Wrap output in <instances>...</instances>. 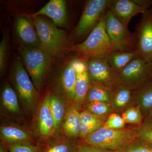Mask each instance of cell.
<instances>
[{
    "label": "cell",
    "instance_id": "cell-41",
    "mask_svg": "<svg viewBox=\"0 0 152 152\" xmlns=\"http://www.w3.org/2000/svg\"><path fill=\"white\" fill-rule=\"evenodd\" d=\"M151 9H152V8H151Z\"/></svg>",
    "mask_w": 152,
    "mask_h": 152
},
{
    "label": "cell",
    "instance_id": "cell-9",
    "mask_svg": "<svg viewBox=\"0 0 152 152\" xmlns=\"http://www.w3.org/2000/svg\"><path fill=\"white\" fill-rule=\"evenodd\" d=\"M152 70V62L137 57L120 72L121 81L131 88H139L151 79Z\"/></svg>",
    "mask_w": 152,
    "mask_h": 152
},
{
    "label": "cell",
    "instance_id": "cell-28",
    "mask_svg": "<svg viewBox=\"0 0 152 152\" xmlns=\"http://www.w3.org/2000/svg\"><path fill=\"white\" fill-rule=\"evenodd\" d=\"M87 111L99 117L105 115L110 111V105L102 102L88 103L87 104Z\"/></svg>",
    "mask_w": 152,
    "mask_h": 152
},
{
    "label": "cell",
    "instance_id": "cell-12",
    "mask_svg": "<svg viewBox=\"0 0 152 152\" xmlns=\"http://www.w3.org/2000/svg\"><path fill=\"white\" fill-rule=\"evenodd\" d=\"M108 9L127 26L133 17L142 15L147 10L137 4L134 0H109Z\"/></svg>",
    "mask_w": 152,
    "mask_h": 152
},
{
    "label": "cell",
    "instance_id": "cell-16",
    "mask_svg": "<svg viewBox=\"0 0 152 152\" xmlns=\"http://www.w3.org/2000/svg\"><path fill=\"white\" fill-rule=\"evenodd\" d=\"M38 126L41 135L49 137L55 132V122L49 105V94L45 97L39 110Z\"/></svg>",
    "mask_w": 152,
    "mask_h": 152
},
{
    "label": "cell",
    "instance_id": "cell-20",
    "mask_svg": "<svg viewBox=\"0 0 152 152\" xmlns=\"http://www.w3.org/2000/svg\"><path fill=\"white\" fill-rule=\"evenodd\" d=\"M80 113L74 107L68 110L65 119L64 129L67 135L75 137L79 136L80 131Z\"/></svg>",
    "mask_w": 152,
    "mask_h": 152
},
{
    "label": "cell",
    "instance_id": "cell-4",
    "mask_svg": "<svg viewBox=\"0 0 152 152\" xmlns=\"http://www.w3.org/2000/svg\"><path fill=\"white\" fill-rule=\"evenodd\" d=\"M24 66L36 89L40 91L50 66L52 57L42 49L22 45L19 48Z\"/></svg>",
    "mask_w": 152,
    "mask_h": 152
},
{
    "label": "cell",
    "instance_id": "cell-35",
    "mask_svg": "<svg viewBox=\"0 0 152 152\" xmlns=\"http://www.w3.org/2000/svg\"><path fill=\"white\" fill-rule=\"evenodd\" d=\"M102 124H81L79 136L82 138H86L95 131L102 126Z\"/></svg>",
    "mask_w": 152,
    "mask_h": 152
},
{
    "label": "cell",
    "instance_id": "cell-5",
    "mask_svg": "<svg viewBox=\"0 0 152 152\" xmlns=\"http://www.w3.org/2000/svg\"><path fill=\"white\" fill-rule=\"evenodd\" d=\"M12 77L16 91L24 105L28 110H34L37 102V91L20 58L14 64Z\"/></svg>",
    "mask_w": 152,
    "mask_h": 152
},
{
    "label": "cell",
    "instance_id": "cell-39",
    "mask_svg": "<svg viewBox=\"0 0 152 152\" xmlns=\"http://www.w3.org/2000/svg\"><path fill=\"white\" fill-rule=\"evenodd\" d=\"M147 152H152V146L151 147V148H150V149L148 150V151Z\"/></svg>",
    "mask_w": 152,
    "mask_h": 152
},
{
    "label": "cell",
    "instance_id": "cell-7",
    "mask_svg": "<svg viewBox=\"0 0 152 152\" xmlns=\"http://www.w3.org/2000/svg\"><path fill=\"white\" fill-rule=\"evenodd\" d=\"M109 2V0L87 1L81 17L75 29L76 38L82 37L92 31L107 9Z\"/></svg>",
    "mask_w": 152,
    "mask_h": 152
},
{
    "label": "cell",
    "instance_id": "cell-17",
    "mask_svg": "<svg viewBox=\"0 0 152 152\" xmlns=\"http://www.w3.org/2000/svg\"><path fill=\"white\" fill-rule=\"evenodd\" d=\"M138 57L136 50H116L110 52L105 59L115 70L120 73L132 61Z\"/></svg>",
    "mask_w": 152,
    "mask_h": 152
},
{
    "label": "cell",
    "instance_id": "cell-11",
    "mask_svg": "<svg viewBox=\"0 0 152 152\" xmlns=\"http://www.w3.org/2000/svg\"><path fill=\"white\" fill-rule=\"evenodd\" d=\"M74 66L77 74L74 107L79 111L86 100L91 86L87 67V61L82 58H73Z\"/></svg>",
    "mask_w": 152,
    "mask_h": 152
},
{
    "label": "cell",
    "instance_id": "cell-38",
    "mask_svg": "<svg viewBox=\"0 0 152 152\" xmlns=\"http://www.w3.org/2000/svg\"><path fill=\"white\" fill-rule=\"evenodd\" d=\"M149 118L150 120L151 121V123L152 124V109L148 113Z\"/></svg>",
    "mask_w": 152,
    "mask_h": 152
},
{
    "label": "cell",
    "instance_id": "cell-37",
    "mask_svg": "<svg viewBox=\"0 0 152 152\" xmlns=\"http://www.w3.org/2000/svg\"><path fill=\"white\" fill-rule=\"evenodd\" d=\"M7 148L4 142L1 143L0 145V152H7Z\"/></svg>",
    "mask_w": 152,
    "mask_h": 152
},
{
    "label": "cell",
    "instance_id": "cell-14",
    "mask_svg": "<svg viewBox=\"0 0 152 152\" xmlns=\"http://www.w3.org/2000/svg\"><path fill=\"white\" fill-rule=\"evenodd\" d=\"M45 15L52 19L58 26L63 27L67 20L66 2L64 0H50L32 17Z\"/></svg>",
    "mask_w": 152,
    "mask_h": 152
},
{
    "label": "cell",
    "instance_id": "cell-8",
    "mask_svg": "<svg viewBox=\"0 0 152 152\" xmlns=\"http://www.w3.org/2000/svg\"><path fill=\"white\" fill-rule=\"evenodd\" d=\"M87 67L91 84H98L111 90L122 84L119 73L105 58L87 60Z\"/></svg>",
    "mask_w": 152,
    "mask_h": 152
},
{
    "label": "cell",
    "instance_id": "cell-23",
    "mask_svg": "<svg viewBox=\"0 0 152 152\" xmlns=\"http://www.w3.org/2000/svg\"><path fill=\"white\" fill-rule=\"evenodd\" d=\"M136 94L140 108L148 113L152 109V79L139 87Z\"/></svg>",
    "mask_w": 152,
    "mask_h": 152
},
{
    "label": "cell",
    "instance_id": "cell-3",
    "mask_svg": "<svg viewBox=\"0 0 152 152\" xmlns=\"http://www.w3.org/2000/svg\"><path fill=\"white\" fill-rule=\"evenodd\" d=\"M137 137L138 129H113L101 126L85 138L83 144L118 151Z\"/></svg>",
    "mask_w": 152,
    "mask_h": 152
},
{
    "label": "cell",
    "instance_id": "cell-30",
    "mask_svg": "<svg viewBox=\"0 0 152 152\" xmlns=\"http://www.w3.org/2000/svg\"><path fill=\"white\" fill-rule=\"evenodd\" d=\"M125 123L122 117L116 114H110L103 126L107 129H121L124 128Z\"/></svg>",
    "mask_w": 152,
    "mask_h": 152
},
{
    "label": "cell",
    "instance_id": "cell-13",
    "mask_svg": "<svg viewBox=\"0 0 152 152\" xmlns=\"http://www.w3.org/2000/svg\"><path fill=\"white\" fill-rule=\"evenodd\" d=\"M15 29L22 45L42 50L39 37L31 20L25 17H18L15 23Z\"/></svg>",
    "mask_w": 152,
    "mask_h": 152
},
{
    "label": "cell",
    "instance_id": "cell-40",
    "mask_svg": "<svg viewBox=\"0 0 152 152\" xmlns=\"http://www.w3.org/2000/svg\"><path fill=\"white\" fill-rule=\"evenodd\" d=\"M151 79H152V70L151 74Z\"/></svg>",
    "mask_w": 152,
    "mask_h": 152
},
{
    "label": "cell",
    "instance_id": "cell-29",
    "mask_svg": "<svg viewBox=\"0 0 152 152\" xmlns=\"http://www.w3.org/2000/svg\"><path fill=\"white\" fill-rule=\"evenodd\" d=\"M10 152H40L42 148L32 142L20 143L7 145Z\"/></svg>",
    "mask_w": 152,
    "mask_h": 152
},
{
    "label": "cell",
    "instance_id": "cell-6",
    "mask_svg": "<svg viewBox=\"0 0 152 152\" xmlns=\"http://www.w3.org/2000/svg\"><path fill=\"white\" fill-rule=\"evenodd\" d=\"M104 18L106 32L115 50H136L134 35L129 31L128 26L123 24L108 8Z\"/></svg>",
    "mask_w": 152,
    "mask_h": 152
},
{
    "label": "cell",
    "instance_id": "cell-36",
    "mask_svg": "<svg viewBox=\"0 0 152 152\" xmlns=\"http://www.w3.org/2000/svg\"><path fill=\"white\" fill-rule=\"evenodd\" d=\"M134 1L137 4L146 10H148L150 6H152V1L151 0H134Z\"/></svg>",
    "mask_w": 152,
    "mask_h": 152
},
{
    "label": "cell",
    "instance_id": "cell-32",
    "mask_svg": "<svg viewBox=\"0 0 152 152\" xmlns=\"http://www.w3.org/2000/svg\"><path fill=\"white\" fill-rule=\"evenodd\" d=\"M81 124H102V122L99 117L91 113L88 111H84L80 113Z\"/></svg>",
    "mask_w": 152,
    "mask_h": 152
},
{
    "label": "cell",
    "instance_id": "cell-25",
    "mask_svg": "<svg viewBox=\"0 0 152 152\" xmlns=\"http://www.w3.org/2000/svg\"><path fill=\"white\" fill-rule=\"evenodd\" d=\"M76 145L69 141H61L42 148L40 152H72Z\"/></svg>",
    "mask_w": 152,
    "mask_h": 152
},
{
    "label": "cell",
    "instance_id": "cell-26",
    "mask_svg": "<svg viewBox=\"0 0 152 152\" xmlns=\"http://www.w3.org/2000/svg\"><path fill=\"white\" fill-rule=\"evenodd\" d=\"M152 146L149 143L139 138L138 140H134L118 152H147Z\"/></svg>",
    "mask_w": 152,
    "mask_h": 152
},
{
    "label": "cell",
    "instance_id": "cell-10",
    "mask_svg": "<svg viewBox=\"0 0 152 152\" xmlns=\"http://www.w3.org/2000/svg\"><path fill=\"white\" fill-rule=\"evenodd\" d=\"M135 46L139 56L152 62V10L143 14L134 33Z\"/></svg>",
    "mask_w": 152,
    "mask_h": 152
},
{
    "label": "cell",
    "instance_id": "cell-15",
    "mask_svg": "<svg viewBox=\"0 0 152 152\" xmlns=\"http://www.w3.org/2000/svg\"><path fill=\"white\" fill-rule=\"evenodd\" d=\"M77 74L74 66L73 59L63 68L60 75L59 85L61 91L67 99L74 102Z\"/></svg>",
    "mask_w": 152,
    "mask_h": 152
},
{
    "label": "cell",
    "instance_id": "cell-34",
    "mask_svg": "<svg viewBox=\"0 0 152 152\" xmlns=\"http://www.w3.org/2000/svg\"><path fill=\"white\" fill-rule=\"evenodd\" d=\"M7 38L5 35L3 37L0 44V71L3 72L4 70L7 60Z\"/></svg>",
    "mask_w": 152,
    "mask_h": 152
},
{
    "label": "cell",
    "instance_id": "cell-18",
    "mask_svg": "<svg viewBox=\"0 0 152 152\" xmlns=\"http://www.w3.org/2000/svg\"><path fill=\"white\" fill-rule=\"evenodd\" d=\"M1 139L6 145L20 143L32 142L26 131L12 125H3L0 128Z\"/></svg>",
    "mask_w": 152,
    "mask_h": 152
},
{
    "label": "cell",
    "instance_id": "cell-2",
    "mask_svg": "<svg viewBox=\"0 0 152 152\" xmlns=\"http://www.w3.org/2000/svg\"><path fill=\"white\" fill-rule=\"evenodd\" d=\"M32 21L39 37L42 50L51 56L62 57L67 49L66 32L53 23L40 16L32 17Z\"/></svg>",
    "mask_w": 152,
    "mask_h": 152
},
{
    "label": "cell",
    "instance_id": "cell-31",
    "mask_svg": "<svg viewBox=\"0 0 152 152\" xmlns=\"http://www.w3.org/2000/svg\"><path fill=\"white\" fill-rule=\"evenodd\" d=\"M138 137L152 145V124L148 123L138 129Z\"/></svg>",
    "mask_w": 152,
    "mask_h": 152
},
{
    "label": "cell",
    "instance_id": "cell-22",
    "mask_svg": "<svg viewBox=\"0 0 152 152\" xmlns=\"http://www.w3.org/2000/svg\"><path fill=\"white\" fill-rule=\"evenodd\" d=\"M49 105L55 122V132L58 131L65 115L64 102L59 97L49 93Z\"/></svg>",
    "mask_w": 152,
    "mask_h": 152
},
{
    "label": "cell",
    "instance_id": "cell-19",
    "mask_svg": "<svg viewBox=\"0 0 152 152\" xmlns=\"http://www.w3.org/2000/svg\"><path fill=\"white\" fill-rule=\"evenodd\" d=\"M113 90L98 84H91L85 102H102L108 104L112 99Z\"/></svg>",
    "mask_w": 152,
    "mask_h": 152
},
{
    "label": "cell",
    "instance_id": "cell-21",
    "mask_svg": "<svg viewBox=\"0 0 152 152\" xmlns=\"http://www.w3.org/2000/svg\"><path fill=\"white\" fill-rule=\"evenodd\" d=\"M1 101L3 105L9 112L15 114L20 113L17 93L10 84H6L3 88Z\"/></svg>",
    "mask_w": 152,
    "mask_h": 152
},
{
    "label": "cell",
    "instance_id": "cell-24",
    "mask_svg": "<svg viewBox=\"0 0 152 152\" xmlns=\"http://www.w3.org/2000/svg\"><path fill=\"white\" fill-rule=\"evenodd\" d=\"M114 90L112 99L114 107L117 108H122L130 100L132 95V88L122 83Z\"/></svg>",
    "mask_w": 152,
    "mask_h": 152
},
{
    "label": "cell",
    "instance_id": "cell-1",
    "mask_svg": "<svg viewBox=\"0 0 152 152\" xmlns=\"http://www.w3.org/2000/svg\"><path fill=\"white\" fill-rule=\"evenodd\" d=\"M104 15L84 41L73 45L70 48V50L75 52L79 58L87 61L105 58L110 52L115 50L106 32Z\"/></svg>",
    "mask_w": 152,
    "mask_h": 152
},
{
    "label": "cell",
    "instance_id": "cell-27",
    "mask_svg": "<svg viewBox=\"0 0 152 152\" xmlns=\"http://www.w3.org/2000/svg\"><path fill=\"white\" fill-rule=\"evenodd\" d=\"M125 123L140 124L142 120L140 107H134L128 109L122 116Z\"/></svg>",
    "mask_w": 152,
    "mask_h": 152
},
{
    "label": "cell",
    "instance_id": "cell-33",
    "mask_svg": "<svg viewBox=\"0 0 152 152\" xmlns=\"http://www.w3.org/2000/svg\"><path fill=\"white\" fill-rule=\"evenodd\" d=\"M72 152H118V151L103 149L91 145L83 144L76 145Z\"/></svg>",
    "mask_w": 152,
    "mask_h": 152
}]
</instances>
